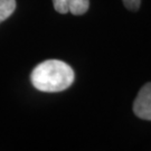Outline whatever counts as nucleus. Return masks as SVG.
<instances>
[{
	"label": "nucleus",
	"instance_id": "nucleus-1",
	"mask_svg": "<svg viewBox=\"0 0 151 151\" xmlns=\"http://www.w3.org/2000/svg\"><path fill=\"white\" fill-rule=\"evenodd\" d=\"M75 80L74 70L68 64L58 60H48L38 64L30 74L35 88L46 93L67 90Z\"/></svg>",
	"mask_w": 151,
	"mask_h": 151
},
{
	"label": "nucleus",
	"instance_id": "nucleus-3",
	"mask_svg": "<svg viewBox=\"0 0 151 151\" xmlns=\"http://www.w3.org/2000/svg\"><path fill=\"white\" fill-rule=\"evenodd\" d=\"M55 10L60 14L70 12L75 16L84 15L90 8V0H53Z\"/></svg>",
	"mask_w": 151,
	"mask_h": 151
},
{
	"label": "nucleus",
	"instance_id": "nucleus-2",
	"mask_svg": "<svg viewBox=\"0 0 151 151\" xmlns=\"http://www.w3.org/2000/svg\"><path fill=\"white\" fill-rule=\"evenodd\" d=\"M133 112L139 119L151 121V82L139 91L133 102Z\"/></svg>",
	"mask_w": 151,
	"mask_h": 151
},
{
	"label": "nucleus",
	"instance_id": "nucleus-4",
	"mask_svg": "<svg viewBox=\"0 0 151 151\" xmlns=\"http://www.w3.org/2000/svg\"><path fill=\"white\" fill-rule=\"evenodd\" d=\"M16 9V0H0V22H5Z\"/></svg>",
	"mask_w": 151,
	"mask_h": 151
},
{
	"label": "nucleus",
	"instance_id": "nucleus-5",
	"mask_svg": "<svg viewBox=\"0 0 151 151\" xmlns=\"http://www.w3.org/2000/svg\"><path fill=\"white\" fill-rule=\"evenodd\" d=\"M122 1H123V5L125 6V8L131 11L139 10L141 6V0H122Z\"/></svg>",
	"mask_w": 151,
	"mask_h": 151
}]
</instances>
